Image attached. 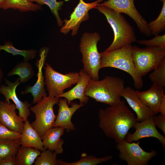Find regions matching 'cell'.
<instances>
[{
	"mask_svg": "<svg viewBox=\"0 0 165 165\" xmlns=\"http://www.w3.org/2000/svg\"><path fill=\"white\" fill-rule=\"evenodd\" d=\"M98 116L99 127L107 137L113 139L116 143L125 140L129 130L137 122L134 113L123 101L100 109Z\"/></svg>",
	"mask_w": 165,
	"mask_h": 165,
	"instance_id": "1",
	"label": "cell"
},
{
	"mask_svg": "<svg viewBox=\"0 0 165 165\" xmlns=\"http://www.w3.org/2000/svg\"><path fill=\"white\" fill-rule=\"evenodd\" d=\"M124 84L123 79L116 76H106L100 80L90 79L85 94L97 102L114 105L121 101V94L125 88Z\"/></svg>",
	"mask_w": 165,
	"mask_h": 165,
	"instance_id": "2",
	"label": "cell"
},
{
	"mask_svg": "<svg viewBox=\"0 0 165 165\" xmlns=\"http://www.w3.org/2000/svg\"><path fill=\"white\" fill-rule=\"evenodd\" d=\"M96 9L105 16L114 32V38L112 42L103 53L120 49L136 41L134 28L122 13L100 4Z\"/></svg>",
	"mask_w": 165,
	"mask_h": 165,
	"instance_id": "3",
	"label": "cell"
},
{
	"mask_svg": "<svg viewBox=\"0 0 165 165\" xmlns=\"http://www.w3.org/2000/svg\"><path fill=\"white\" fill-rule=\"evenodd\" d=\"M131 45L107 53H100L101 68L111 67L126 72L132 77L134 86L137 90L141 89L143 86L142 77L138 74L132 56Z\"/></svg>",
	"mask_w": 165,
	"mask_h": 165,
	"instance_id": "4",
	"label": "cell"
},
{
	"mask_svg": "<svg viewBox=\"0 0 165 165\" xmlns=\"http://www.w3.org/2000/svg\"><path fill=\"white\" fill-rule=\"evenodd\" d=\"M101 39L98 33L85 32L82 34L79 44L83 69L91 79L94 80H99V72L101 68V54L97 47V44Z\"/></svg>",
	"mask_w": 165,
	"mask_h": 165,
	"instance_id": "5",
	"label": "cell"
},
{
	"mask_svg": "<svg viewBox=\"0 0 165 165\" xmlns=\"http://www.w3.org/2000/svg\"><path fill=\"white\" fill-rule=\"evenodd\" d=\"M60 97L46 96L33 106L30 111L35 115V120L31 123L41 137L48 130L53 127L57 116L54 113L53 107L58 104Z\"/></svg>",
	"mask_w": 165,
	"mask_h": 165,
	"instance_id": "6",
	"label": "cell"
},
{
	"mask_svg": "<svg viewBox=\"0 0 165 165\" xmlns=\"http://www.w3.org/2000/svg\"><path fill=\"white\" fill-rule=\"evenodd\" d=\"M132 56L136 71L142 77L154 70L165 57V49L149 47L140 48L134 46Z\"/></svg>",
	"mask_w": 165,
	"mask_h": 165,
	"instance_id": "7",
	"label": "cell"
},
{
	"mask_svg": "<svg viewBox=\"0 0 165 165\" xmlns=\"http://www.w3.org/2000/svg\"><path fill=\"white\" fill-rule=\"evenodd\" d=\"M45 82L48 96L58 97L63 94L65 89L76 84L79 78V73L69 72L64 74L54 70L49 64L45 63Z\"/></svg>",
	"mask_w": 165,
	"mask_h": 165,
	"instance_id": "8",
	"label": "cell"
},
{
	"mask_svg": "<svg viewBox=\"0 0 165 165\" xmlns=\"http://www.w3.org/2000/svg\"><path fill=\"white\" fill-rule=\"evenodd\" d=\"M137 141L129 143L125 140L116 143V148L119 153L118 157L126 161L128 165H147L157 155V152L152 149L150 152H147L140 146V141Z\"/></svg>",
	"mask_w": 165,
	"mask_h": 165,
	"instance_id": "9",
	"label": "cell"
},
{
	"mask_svg": "<svg viewBox=\"0 0 165 165\" xmlns=\"http://www.w3.org/2000/svg\"><path fill=\"white\" fill-rule=\"evenodd\" d=\"M134 0H108L100 4L128 15L135 22L141 33L147 36H150L152 34L148 27V23L136 9Z\"/></svg>",
	"mask_w": 165,
	"mask_h": 165,
	"instance_id": "10",
	"label": "cell"
},
{
	"mask_svg": "<svg viewBox=\"0 0 165 165\" xmlns=\"http://www.w3.org/2000/svg\"><path fill=\"white\" fill-rule=\"evenodd\" d=\"M104 0H97L94 2L87 3L83 0H79V2L74 10L71 14L69 19H65L64 24L61 26L60 31L64 35L72 31L71 35L74 36L76 35L81 23L89 18V11L91 9L96 8Z\"/></svg>",
	"mask_w": 165,
	"mask_h": 165,
	"instance_id": "11",
	"label": "cell"
},
{
	"mask_svg": "<svg viewBox=\"0 0 165 165\" xmlns=\"http://www.w3.org/2000/svg\"><path fill=\"white\" fill-rule=\"evenodd\" d=\"M49 49L48 48L45 47L42 48L39 50L40 58L36 63L38 69L36 82L33 86H27L24 90L21 92L23 95L31 93L33 97L32 103L33 104H36L41 101L43 97L47 96L46 89L44 88L45 77L43 75L42 69L46 63Z\"/></svg>",
	"mask_w": 165,
	"mask_h": 165,
	"instance_id": "12",
	"label": "cell"
},
{
	"mask_svg": "<svg viewBox=\"0 0 165 165\" xmlns=\"http://www.w3.org/2000/svg\"><path fill=\"white\" fill-rule=\"evenodd\" d=\"M153 116L140 121H137L134 127L135 131L132 134L128 132L125 140L128 142H136L146 138L153 137L158 139L163 148L165 147V138L157 130Z\"/></svg>",
	"mask_w": 165,
	"mask_h": 165,
	"instance_id": "13",
	"label": "cell"
},
{
	"mask_svg": "<svg viewBox=\"0 0 165 165\" xmlns=\"http://www.w3.org/2000/svg\"><path fill=\"white\" fill-rule=\"evenodd\" d=\"M5 83L7 85H0V93L5 97L6 101L10 103L12 100L19 111V116L22 117L24 121L28 120L31 113L29 108L31 104L26 101H22L18 97L16 92L17 86L20 83L19 78L14 82H10L5 79Z\"/></svg>",
	"mask_w": 165,
	"mask_h": 165,
	"instance_id": "14",
	"label": "cell"
},
{
	"mask_svg": "<svg viewBox=\"0 0 165 165\" xmlns=\"http://www.w3.org/2000/svg\"><path fill=\"white\" fill-rule=\"evenodd\" d=\"M16 109L14 103L0 101V123L9 129L21 134L24 121L17 115Z\"/></svg>",
	"mask_w": 165,
	"mask_h": 165,
	"instance_id": "15",
	"label": "cell"
},
{
	"mask_svg": "<svg viewBox=\"0 0 165 165\" xmlns=\"http://www.w3.org/2000/svg\"><path fill=\"white\" fill-rule=\"evenodd\" d=\"M66 99L60 98L58 105V113L57 116L53 127H61L66 129L68 132L75 130V128L71 121V118L74 114L79 108L83 106L84 104L72 102L71 107L68 106Z\"/></svg>",
	"mask_w": 165,
	"mask_h": 165,
	"instance_id": "16",
	"label": "cell"
},
{
	"mask_svg": "<svg viewBox=\"0 0 165 165\" xmlns=\"http://www.w3.org/2000/svg\"><path fill=\"white\" fill-rule=\"evenodd\" d=\"M126 100L137 115V121L143 120L155 114L137 97L135 90L130 86L125 87L121 94Z\"/></svg>",
	"mask_w": 165,
	"mask_h": 165,
	"instance_id": "17",
	"label": "cell"
},
{
	"mask_svg": "<svg viewBox=\"0 0 165 165\" xmlns=\"http://www.w3.org/2000/svg\"><path fill=\"white\" fill-rule=\"evenodd\" d=\"M137 97L155 115L159 113V106L164 94L163 87L153 83L148 90L140 92L135 90Z\"/></svg>",
	"mask_w": 165,
	"mask_h": 165,
	"instance_id": "18",
	"label": "cell"
},
{
	"mask_svg": "<svg viewBox=\"0 0 165 165\" xmlns=\"http://www.w3.org/2000/svg\"><path fill=\"white\" fill-rule=\"evenodd\" d=\"M79 73V78L76 85L69 90L64 92L58 97L66 99L68 104L76 99H78L81 103L87 104L89 101V97L85 95V91L91 78L83 69L80 70Z\"/></svg>",
	"mask_w": 165,
	"mask_h": 165,
	"instance_id": "19",
	"label": "cell"
},
{
	"mask_svg": "<svg viewBox=\"0 0 165 165\" xmlns=\"http://www.w3.org/2000/svg\"><path fill=\"white\" fill-rule=\"evenodd\" d=\"M65 130L62 127H55L47 131L41 137L45 149L54 151L57 154L62 153L64 141L61 137Z\"/></svg>",
	"mask_w": 165,
	"mask_h": 165,
	"instance_id": "20",
	"label": "cell"
},
{
	"mask_svg": "<svg viewBox=\"0 0 165 165\" xmlns=\"http://www.w3.org/2000/svg\"><path fill=\"white\" fill-rule=\"evenodd\" d=\"M20 139L21 146L31 147L40 151L45 150L41 137L31 126L28 120L24 122L23 130Z\"/></svg>",
	"mask_w": 165,
	"mask_h": 165,
	"instance_id": "21",
	"label": "cell"
},
{
	"mask_svg": "<svg viewBox=\"0 0 165 165\" xmlns=\"http://www.w3.org/2000/svg\"><path fill=\"white\" fill-rule=\"evenodd\" d=\"M35 75L32 64L28 61H23L17 63L7 74L10 77L13 75L19 76L20 83L28 82Z\"/></svg>",
	"mask_w": 165,
	"mask_h": 165,
	"instance_id": "22",
	"label": "cell"
},
{
	"mask_svg": "<svg viewBox=\"0 0 165 165\" xmlns=\"http://www.w3.org/2000/svg\"><path fill=\"white\" fill-rule=\"evenodd\" d=\"M40 154L38 149L21 146L16 155L17 165H31Z\"/></svg>",
	"mask_w": 165,
	"mask_h": 165,
	"instance_id": "23",
	"label": "cell"
},
{
	"mask_svg": "<svg viewBox=\"0 0 165 165\" xmlns=\"http://www.w3.org/2000/svg\"><path fill=\"white\" fill-rule=\"evenodd\" d=\"M20 145V139L0 140V160L16 156Z\"/></svg>",
	"mask_w": 165,
	"mask_h": 165,
	"instance_id": "24",
	"label": "cell"
},
{
	"mask_svg": "<svg viewBox=\"0 0 165 165\" xmlns=\"http://www.w3.org/2000/svg\"><path fill=\"white\" fill-rule=\"evenodd\" d=\"M6 2L3 8L6 10L8 9H18L22 12L37 11L41 10L40 5L35 4L28 0H6Z\"/></svg>",
	"mask_w": 165,
	"mask_h": 165,
	"instance_id": "25",
	"label": "cell"
},
{
	"mask_svg": "<svg viewBox=\"0 0 165 165\" xmlns=\"http://www.w3.org/2000/svg\"><path fill=\"white\" fill-rule=\"evenodd\" d=\"M112 155L106 156L101 157H97L93 155H87L82 153L80 159L78 161L69 163L61 160H57L58 165H96L112 159Z\"/></svg>",
	"mask_w": 165,
	"mask_h": 165,
	"instance_id": "26",
	"label": "cell"
},
{
	"mask_svg": "<svg viewBox=\"0 0 165 165\" xmlns=\"http://www.w3.org/2000/svg\"><path fill=\"white\" fill-rule=\"evenodd\" d=\"M2 50L11 53L13 56L20 55L24 58V61H28L33 59L36 57L37 51L35 49L20 50L14 47L10 41L6 42L3 45H0V52Z\"/></svg>",
	"mask_w": 165,
	"mask_h": 165,
	"instance_id": "27",
	"label": "cell"
},
{
	"mask_svg": "<svg viewBox=\"0 0 165 165\" xmlns=\"http://www.w3.org/2000/svg\"><path fill=\"white\" fill-rule=\"evenodd\" d=\"M163 2V6L158 17L148 23V27L151 34L158 35L165 30V0H160Z\"/></svg>",
	"mask_w": 165,
	"mask_h": 165,
	"instance_id": "28",
	"label": "cell"
},
{
	"mask_svg": "<svg viewBox=\"0 0 165 165\" xmlns=\"http://www.w3.org/2000/svg\"><path fill=\"white\" fill-rule=\"evenodd\" d=\"M28 0L32 2H36L39 5L46 4L48 6L57 20V25L59 27L62 26L63 22L59 17V11L61 10L63 5V1H57L56 0Z\"/></svg>",
	"mask_w": 165,
	"mask_h": 165,
	"instance_id": "29",
	"label": "cell"
},
{
	"mask_svg": "<svg viewBox=\"0 0 165 165\" xmlns=\"http://www.w3.org/2000/svg\"><path fill=\"white\" fill-rule=\"evenodd\" d=\"M149 78L153 83L158 84L163 87L165 86V57L149 75Z\"/></svg>",
	"mask_w": 165,
	"mask_h": 165,
	"instance_id": "30",
	"label": "cell"
},
{
	"mask_svg": "<svg viewBox=\"0 0 165 165\" xmlns=\"http://www.w3.org/2000/svg\"><path fill=\"white\" fill-rule=\"evenodd\" d=\"M35 160V165H58L57 157V154L49 149L42 152Z\"/></svg>",
	"mask_w": 165,
	"mask_h": 165,
	"instance_id": "31",
	"label": "cell"
},
{
	"mask_svg": "<svg viewBox=\"0 0 165 165\" xmlns=\"http://www.w3.org/2000/svg\"><path fill=\"white\" fill-rule=\"evenodd\" d=\"M137 42L140 44L147 47H160L165 49V35H156L152 39L149 40H137Z\"/></svg>",
	"mask_w": 165,
	"mask_h": 165,
	"instance_id": "32",
	"label": "cell"
},
{
	"mask_svg": "<svg viewBox=\"0 0 165 165\" xmlns=\"http://www.w3.org/2000/svg\"><path fill=\"white\" fill-rule=\"evenodd\" d=\"M22 134L11 130L0 123V140L20 139Z\"/></svg>",
	"mask_w": 165,
	"mask_h": 165,
	"instance_id": "33",
	"label": "cell"
},
{
	"mask_svg": "<svg viewBox=\"0 0 165 165\" xmlns=\"http://www.w3.org/2000/svg\"><path fill=\"white\" fill-rule=\"evenodd\" d=\"M153 117L156 127L160 128L165 134V116L160 114L158 116L154 115Z\"/></svg>",
	"mask_w": 165,
	"mask_h": 165,
	"instance_id": "34",
	"label": "cell"
},
{
	"mask_svg": "<svg viewBox=\"0 0 165 165\" xmlns=\"http://www.w3.org/2000/svg\"><path fill=\"white\" fill-rule=\"evenodd\" d=\"M0 165H17L16 156L0 160Z\"/></svg>",
	"mask_w": 165,
	"mask_h": 165,
	"instance_id": "35",
	"label": "cell"
},
{
	"mask_svg": "<svg viewBox=\"0 0 165 165\" xmlns=\"http://www.w3.org/2000/svg\"><path fill=\"white\" fill-rule=\"evenodd\" d=\"M159 112L160 114L165 116V95L163 96L161 101L159 109Z\"/></svg>",
	"mask_w": 165,
	"mask_h": 165,
	"instance_id": "36",
	"label": "cell"
},
{
	"mask_svg": "<svg viewBox=\"0 0 165 165\" xmlns=\"http://www.w3.org/2000/svg\"><path fill=\"white\" fill-rule=\"evenodd\" d=\"M6 2V0H0V8H3Z\"/></svg>",
	"mask_w": 165,
	"mask_h": 165,
	"instance_id": "37",
	"label": "cell"
},
{
	"mask_svg": "<svg viewBox=\"0 0 165 165\" xmlns=\"http://www.w3.org/2000/svg\"><path fill=\"white\" fill-rule=\"evenodd\" d=\"M3 76V73L2 69L0 66V84L1 83Z\"/></svg>",
	"mask_w": 165,
	"mask_h": 165,
	"instance_id": "38",
	"label": "cell"
}]
</instances>
